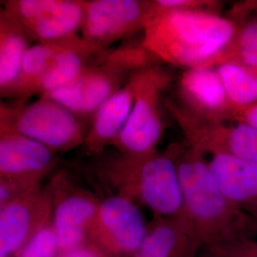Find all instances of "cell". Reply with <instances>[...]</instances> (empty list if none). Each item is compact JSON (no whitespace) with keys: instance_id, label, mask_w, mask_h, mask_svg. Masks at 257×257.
Here are the masks:
<instances>
[{"instance_id":"52a82bcc","label":"cell","mask_w":257,"mask_h":257,"mask_svg":"<svg viewBox=\"0 0 257 257\" xmlns=\"http://www.w3.org/2000/svg\"><path fill=\"white\" fill-rule=\"evenodd\" d=\"M151 14V0H87L80 36L92 48L108 47L144 33Z\"/></svg>"},{"instance_id":"6da1fadb","label":"cell","mask_w":257,"mask_h":257,"mask_svg":"<svg viewBox=\"0 0 257 257\" xmlns=\"http://www.w3.org/2000/svg\"><path fill=\"white\" fill-rule=\"evenodd\" d=\"M237 31L238 24L226 17L175 10L151 13L142 39L148 52L167 64L183 70L216 68Z\"/></svg>"},{"instance_id":"44dd1931","label":"cell","mask_w":257,"mask_h":257,"mask_svg":"<svg viewBox=\"0 0 257 257\" xmlns=\"http://www.w3.org/2000/svg\"><path fill=\"white\" fill-rule=\"evenodd\" d=\"M233 110L257 104V71L227 62L216 67Z\"/></svg>"},{"instance_id":"4316f807","label":"cell","mask_w":257,"mask_h":257,"mask_svg":"<svg viewBox=\"0 0 257 257\" xmlns=\"http://www.w3.org/2000/svg\"><path fill=\"white\" fill-rule=\"evenodd\" d=\"M62 257H98L95 251L92 248H80L74 249L72 251L66 252Z\"/></svg>"},{"instance_id":"30bf717a","label":"cell","mask_w":257,"mask_h":257,"mask_svg":"<svg viewBox=\"0 0 257 257\" xmlns=\"http://www.w3.org/2000/svg\"><path fill=\"white\" fill-rule=\"evenodd\" d=\"M91 230L110 250L124 253L138 250L148 232L142 212L123 195L100 202Z\"/></svg>"},{"instance_id":"8992f818","label":"cell","mask_w":257,"mask_h":257,"mask_svg":"<svg viewBox=\"0 0 257 257\" xmlns=\"http://www.w3.org/2000/svg\"><path fill=\"white\" fill-rule=\"evenodd\" d=\"M165 108L183 132L186 142L203 155L220 152L257 167V131L240 122L201 119L171 99Z\"/></svg>"},{"instance_id":"8fae6325","label":"cell","mask_w":257,"mask_h":257,"mask_svg":"<svg viewBox=\"0 0 257 257\" xmlns=\"http://www.w3.org/2000/svg\"><path fill=\"white\" fill-rule=\"evenodd\" d=\"M53 196L39 187L1 207L0 257L20 251L33 235L45 226L53 209Z\"/></svg>"},{"instance_id":"83f0119b","label":"cell","mask_w":257,"mask_h":257,"mask_svg":"<svg viewBox=\"0 0 257 257\" xmlns=\"http://www.w3.org/2000/svg\"><path fill=\"white\" fill-rule=\"evenodd\" d=\"M244 7L248 17L249 16L257 17V0L256 1H244Z\"/></svg>"},{"instance_id":"f1b7e54d","label":"cell","mask_w":257,"mask_h":257,"mask_svg":"<svg viewBox=\"0 0 257 257\" xmlns=\"http://www.w3.org/2000/svg\"><path fill=\"white\" fill-rule=\"evenodd\" d=\"M208 257H224V256H221V255H218V254H215V253H212V252H210V251H208Z\"/></svg>"},{"instance_id":"277c9868","label":"cell","mask_w":257,"mask_h":257,"mask_svg":"<svg viewBox=\"0 0 257 257\" xmlns=\"http://www.w3.org/2000/svg\"><path fill=\"white\" fill-rule=\"evenodd\" d=\"M80 118L51 98L16 100L0 105V133H16L58 153L82 146L89 128Z\"/></svg>"},{"instance_id":"5b68a950","label":"cell","mask_w":257,"mask_h":257,"mask_svg":"<svg viewBox=\"0 0 257 257\" xmlns=\"http://www.w3.org/2000/svg\"><path fill=\"white\" fill-rule=\"evenodd\" d=\"M135 102L128 122L112 143L121 155L140 156L157 152L165 131L163 95L173 81L172 73L160 65H152L132 74Z\"/></svg>"},{"instance_id":"d6986e66","label":"cell","mask_w":257,"mask_h":257,"mask_svg":"<svg viewBox=\"0 0 257 257\" xmlns=\"http://www.w3.org/2000/svg\"><path fill=\"white\" fill-rule=\"evenodd\" d=\"M24 27L7 12H0V94L13 97L24 56L32 46Z\"/></svg>"},{"instance_id":"ffe728a7","label":"cell","mask_w":257,"mask_h":257,"mask_svg":"<svg viewBox=\"0 0 257 257\" xmlns=\"http://www.w3.org/2000/svg\"><path fill=\"white\" fill-rule=\"evenodd\" d=\"M64 39L37 42L29 48L22 61L12 98L27 101L33 95H39L43 78L63 45Z\"/></svg>"},{"instance_id":"603a6c76","label":"cell","mask_w":257,"mask_h":257,"mask_svg":"<svg viewBox=\"0 0 257 257\" xmlns=\"http://www.w3.org/2000/svg\"><path fill=\"white\" fill-rule=\"evenodd\" d=\"M58 249L59 246L53 226L45 225L29 239L19 251V257H55Z\"/></svg>"},{"instance_id":"9a60e30c","label":"cell","mask_w":257,"mask_h":257,"mask_svg":"<svg viewBox=\"0 0 257 257\" xmlns=\"http://www.w3.org/2000/svg\"><path fill=\"white\" fill-rule=\"evenodd\" d=\"M98 202L92 194L82 191L66 193L55 203L53 228L59 249L69 252L80 248L85 232L95 220Z\"/></svg>"},{"instance_id":"e0dca14e","label":"cell","mask_w":257,"mask_h":257,"mask_svg":"<svg viewBox=\"0 0 257 257\" xmlns=\"http://www.w3.org/2000/svg\"><path fill=\"white\" fill-rule=\"evenodd\" d=\"M135 102L132 85L128 80L118 92L111 95L96 110L91 120L82 147L87 153L99 155L111 146L125 128Z\"/></svg>"},{"instance_id":"3957f363","label":"cell","mask_w":257,"mask_h":257,"mask_svg":"<svg viewBox=\"0 0 257 257\" xmlns=\"http://www.w3.org/2000/svg\"><path fill=\"white\" fill-rule=\"evenodd\" d=\"M180 143L164 152L130 156L121 155L107 163V174L123 196H136L159 217L183 215V194L176 165Z\"/></svg>"},{"instance_id":"7402d4cb","label":"cell","mask_w":257,"mask_h":257,"mask_svg":"<svg viewBox=\"0 0 257 257\" xmlns=\"http://www.w3.org/2000/svg\"><path fill=\"white\" fill-rule=\"evenodd\" d=\"M233 62L257 71V17L249 16L238 23V31L223 63Z\"/></svg>"},{"instance_id":"7c38bea8","label":"cell","mask_w":257,"mask_h":257,"mask_svg":"<svg viewBox=\"0 0 257 257\" xmlns=\"http://www.w3.org/2000/svg\"><path fill=\"white\" fill-rule=\"evenodd\" d=\"M178 105L208 121L232 122L233 107L216 68L184 70L176 85Z\"/></svg>"},{"instance_id":"9c48e42d","label":"cell","mask_w":257,"mask_h":257,"mask_svg":"<svg viewBox=\"0 0 257 257\" xmlns=\"http://www.w3.org/2000/svg\"><path fill=\"white\" fill-rule=\"evenodd\" d=\"M132 74L108 52L103 61L89 67L73 82L43 96L82 119L92 120L102 104L125 86Z\"/></svg>"},{"instance_id":"d4e9b609","label":"cell","mask_w":257,"mask_h":257,"mask_svg":"<svg viewBox=\"0 0 257 257\" xmlns=\"http://www.w3.org/2000/svg\"><path fill=\"white\" fill-rule=\"evenodd\" d=\"M208 251L224 257H257V239H248Z\"/></svg>"},{"instance_id":"ba28073f","label":"cell","mask_w":257,"mask_h":257,"mask_svg":"<svg viewBox=\"0 0 257 257\" xmlns=\"http://www.w3.org/2000/svg\"><path fill=\"white\" fill-rule=\"evenodd\" d=\"M3 10L17 19L33 42L64 39L81 32L87 0H7Z\"/></svg>"},{"instance_id":"ac0fdd59","label":"cell","mask_w":257,"mask_h":257,"mask_svg":"<svg viewBox=\"0 0 257 257\" xmlns=\"http://www.w3.org/2000/svg\"><path fill=\"white\" fill-rule=\"evenodd\" d=\"M108 52L98 51L87 44L79 35L67 37L50 66L41 84L39 96L54 92L73 82L85 70L101 61Z\"/></svg>"},{"instance_id":"484cf974","label":"cell","mask_w":257,"mask_h":257,"mask_svg":"<svg viewBox=\"0 0 257 257\" xmlns=\"http://www.w3.org/2000/svg\"><path fill=\"white\" fill-rule=\"evenodd\" d=\"M232 121L247 124L257 131V104L247 108L233 110Z\"/></svg>"},{"instance_id":"2e32d148","label":"cell","mask_w":257,"mask_h":257,"mask_svg":"<svg viewBox=\"0 0 257 257\" xmlns=\"http://www.w3.org/2000/svg\"><path fill=\"white\" fill-rule=\"evenodd\" d=\"M202 243L186 214L160 217L148 230L138 257H194Z\"/></svg>"},{"instance_id":"5bb4252c","label":"cell","mask_w":257,"mask_h":257,"mask_svg":"<svg viewBox=\"0 0 257 257\" xmlns=\"http://www.w3.org/2000/svg\"><path fill=\"white\" fill-rule=\"evenodd\" d=\"M57 162L56 153L16 133H0V177L40 180Z\"/></svg>"},{"instance_id":"7a4b0ae2","label":"cell","mask_w":257,"mask_h":257,"mask_svg":"<svg viewBox=\"0 0 257 257\" xmlns=\"http://www.w3.org/2000/svg\"><path fill=\"white\" fill-rule=\"evenodd\" d=\"M176 165L185 213L202 245L215 249L256 238V221L223 193L200 151L180 143Z\"/></svg>"},{"instance_id":"4fadbf2b","label":"cell","mask_w":257,"mask_h":257,"mask_svg":"<svg viewBox=\"0 0 257 257\" xmlns=\"http://www.w3.org/2000/svg\"><path fill=\"white\" fill-rule=\"evenodd\" d=\"M203 156L223 193L257 222V167L220 152Z\"/></svg>"},{"instance_id":"cb8c5ba5","label":"cell","mask_w":257,"mask_h":257,"mask_svg":"<svg viewBox=\"0 0 257 257\" xmlns=\"http://www.w3.org/2000/svg\"><path fill=\"white\" fill-rule=\"evenodd\" d=\"M151 13L166 11H196L221 16L223 1L217 0H151Z\"/></svg>"}]
</instances>
